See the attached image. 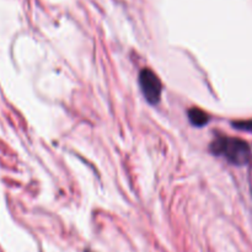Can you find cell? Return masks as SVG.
<instances>
[{
  "label": "cell",
  "instance_id": "1",
  "mask_svg": "<svg viewBox=\"0 0 252 252\" xmlns=\"http://www.w3.org/2000/svg\"><path fill=\"white\" fill-rule=\"evenodd\" d=\"M209 150L216 157H221L236 166L248 165L252 160L250 145L243 139L220 135L209 145Z\"/></svg>",
  "mask_w": 252,
  "mask_h": 252
},
{
  "label": "cell",
  "instance_id": "2",
  "mask_svg": "<svg viewBox=\"0 0 252 252\" xmlns=\"http://www.w3.org/2000/svg\"><path fill=\"white\" fill-rule=\"evenodd\" d=\"M139 86L148 103L155 106L161 100L162 84L159 76L149 68H143L139 73Z\"/></svg>",
  "mask_w": 252,
  "mask_h": 252
},
{
  "label": "cell",
  "instance_id": "3",
  "mask_svg": "<svg viewBox=\"0 0 252 252\" xmlns=\"http://www.w3.org/2000/svg\"><path fill=\"white\" fill-rule=\"evenodd\" d=\"M187 117L189 121L191 122L192 126L197 128H202L204 126H207L211 121V117L207 112H204L203 110L198 107H192L187 111Z\"/></svg>",
  "mask_w": 252,
  "mask_h": 252
},
{
  "label": "cell",
  "instance_id": "4",
  "mask_svg": "<svg viewBox=\"0 0 252 252\" xmlns=\"http://www.w3.org/2000/svg\"><path fill=\"white\" fill-rule=\"evenodd\" d=\"M231 125L236 128V129L243 130H252V120L251 121H235Z\"/></svg>",
  "mask_w": 252,
  "mask_h": 252
},
{
  "label": "cell",
  "instance_id": "5",
  "mask_svg": "<svg viewBox=\"0 0 252 252\" xmlns=\"http://www.w3.org/2000/svg\"><path fill=\"white\" fill-rule=\"evenodd\" d=\"M86 252H90V251H86Z\"/></svg>",
  "mask_w": 252,
  "mask_h": 252
}]
</instances>
